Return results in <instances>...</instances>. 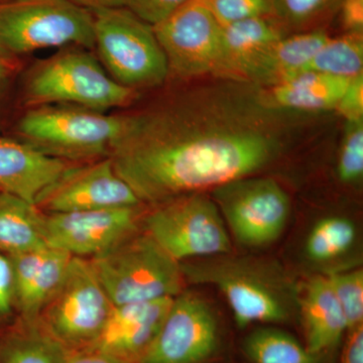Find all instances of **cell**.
<instances>
[{
    "label": "cell",
    "instance_id": "cell-1",
    "mask_svg": "<svg viewBox=\"0 0 363 363\" xmlns=\"http://www.w3.org/2000/svg\"><path fill=\"white\" fill-rule=\"evenodd\" d=\"M281 149L278 130L257 109L183 97L121 116L109 157L150 207L252 176Z\"/></svg>",
    "mask_w": 363,
    "mask_h": 363
},
{
    "label": "cell",
    "instance_id": "cell-2",
    "mask_svg": "<svg viewBox=\"0 0 363 363\" xmlns=\"http://www.w3.org/2000/svg\"><path fill=\"white\" fill-rule=\"evenodd\" d=\"M186 283L213 286L223 294L235 323H286L298 315L297 284L277 262L226 255L181 262Z\"/></svg>",
    "mask_w": 363,
    "mask_h": 363
},
{
    "label": "cell",
    "instance_id": "cell-3",
    "mask_svg": "<svg viewBox=\"0 0 363 363\" xmlns=\"http://www.w3.org/2000/svg\"><path fill=\"white\" fill-rule=\"evenodd\" d=\"M89 259L113 306L175 298L185 290L181 262L143 226Z\"/></svg>",
    "mask_w": 363,
    "mask_h": 363
},
{
    "label": "cell",
    "instance_id": "cell-4",
    "mask_svg": "<svg viewBox=\"0 0 363 363\" xmlns=\"http://www.w3.org/2000/svg\"><path fill=\"white\" fill-rule=\"evenodd\" d=\"M26 101L32 106L65 104L105 112L130 104L135 90L118 84L83 48L65 49L28 74Z\"/></svg>",
    "mask_w": 363,
    "mask_h": 363
},
{
    "label": "cell",
    "instance_id": "cell-5",
    "mask_svg": "<svg viewBox=\"0 0 363 363\" xmlns=\"http://www.w3.org/2000/svg\"><path fill=\"white\" fill-rule=\"evenodd\" d=\"M121 116L74 105L33 106L18 125L23 142L48 156L72 164L109 157Z\"/></svg>",
    "mask_w": 363,
    "mask_h": 363
},
{
    "label": "cell",
    "instance_id": "cell-6",
    "mask_svg": "<svg viewBox=\"0 0 363 363\" xmlns=\"http://www.w3.org/2000/svg\"><path fill=\"white\" fill-rule=\"evenodd\" d=\"M95 47L94 16L70 0L0 1V48L28 54L49 48Z\"/></svg>",
    "mask_w": 363,
    "mask_h": 363
},
{
    "label": "cell",
    "instance_id": "cell-7",
    "mask_svg": "<svg viewBox=\"0 0 363 363\" xmlns=\"http://www.w3.org/2000/svg\"><path fill=\"white\" fill-rule=\"evenodd\" d=\"M95 47L107 73L118 84L135 90L162 84L168 61L150 23L124 7L91 11Z\"/></svg>",
    "mask_w": 363,
    "mask_h": 363
},
{
    "label": "cell",
    "instance_id": "cell-8",
    "mask_svg": "<svg viewBox=\"0 0 363 363\" xmlns=\"http://www.w3.org/2000/svg\"><path fill=\"white\" fill-rule=\"evenodd\" d=\"M143 228L178 262L231 252V240L216 203L203 192L179 196L145 212Z\"/></svg>",
    "mask_w": 363,
    "mask_h": 363
},
{
    "label": "cell",
    "instance_id": "cell-9",
    "mask_svg": "<svg viewBox=\"0 0 363 363\" xmlns=\"http://www.w3.org/2000/svg\"><path fill=\"white\" fill-rule=\"evenodd\" d=\"M113 307L91 260L72 257L63 281L38 319L69 352H78L96 344Z\"/></svg>",
    "mask_w": 363,
    "mask_h": 363
},
{
    "label": "cell",
    "instance_id": "cell-10",
    "mask_svg": "<svg viewBox=\"0 0 363 363\" xmlns=\"http://www.w3.org/2000/svg\"><path fill=\"white\" fill-rule=\"evenodd\" d=\"M227 229L243 247H264L279 240L288 223V193L272 178H245L212 190Z\"/></svg>",
    "mask_w": 363,
    "mask_h": 363
},
{
    "label": "cell",
    "instance_id": "cell-11",
    "mask_svg": "<svg viewBox=\"0 0 363 363\" xmlns=\"http://www.w3.org/2000/svg\"><path fill=\"white\" fill-rule=\"evenodd\" d=\"M152 28L169 72L181 78L214 75L220 60L222 26L202 0H187Z\"/></svg>",
    "mask_w": 363,
    "mask_h": 363
},
{
    "label": "cell",
    "instance_id": "cell-12",
    "mask_svg": "<svg viewBox=\"0 0 363 363\" xmlns=\"http://www.w3.org/2000/svg\"><path fill=\"white\" fill-rule=\"evenodd\" d=\"M220 343L211 306L184 290L173 298L152 345L138 363H209Z\"/></svg>",
    "mask_w": 363,
    "mask_h": 363
},
{
    "label": "cell",
    "instance_id": "cell-13",
    "mask_svg": "<svg viewBox=\"0 0 363 363\" xmlns=\"http://www.w3.org/2000/svg\"><path fill=\"white\" fill-rule=\"evenodd\" d=\"M145 205L65 213H43L48 247L92 259L142 227Z\"/></svg>",
    "mask_w": 363,
    "mask_h": 363
},
{
    "label": "cell",
    "instance_id": "cell-14",
    "mask_svg": "<svg viewBox=\"0 0 363 363\" xmlns=\"http://www.w3.org/2000/svg\"><path fill=\"white\" fill-rule=\"evenodd\" d=\"M138 205L143 203L128 183L117 175L111 157L71 164L35 202V206L43 213Z\"/></svg>",
    "mask_w": 363,
    "mask_h": 363
},
{
    "label": "cell",
    "instance_id": "cell-15",
    "mask_svg": "<svg viewBox=\"0 0 363 363\" xmlns=\"http://www.w3.org/2000/svg\"><path fill=\"white\" fill-rule=\"evenodd\" d=\"M174 298L114 306L92 348L138 363L157 337Z\"/></svg>",
    "mask_w": 363,
    "mask_h": 363
},
{
    "label": "cell",
    "instance_id": "cell-16",
    "mask_svg": "<svg viewBox=\"0 0 363 363\" xmlns=\"http://www.w3.org/2000/svg\"><path fill=\"white\" fill-rule=\"evenodd\" d=\"M9 259L13 269L16 316L38 319L63 281L72 257L45 245Z\"/></svg>",
    "mask_w": 363,
    "mask_h": 363
},
{
    "label": "cell",
    "instance_id": "cell-17",
    "mask_svg": "<svg viewBox=\"0 0 363 363\" xmlns=\"http://www.w3.org/2000/svg\"><path fill=\"white\" fill-rule=\"evenodd\" d=\"M72 162L48 156L23 140L0 138V192L35 205Z\"/></svg>",
    "mask_w": 363,
    "mask_h": 363
},
{
    "label": "cell",
    "instance_id": "cell-18",
    "mask_svg": "<svg viewBox=\"0 0 363 363\" xmlns=\"http://www.w3.org/2000/svg\"><path fill=\"white\" fill-rule=\"evenodd\" d=\"M285 30L274 16H257L222 26L220 60L214 75L245 80L252 62L267 48L285 37Z\"/></svg>",
    "mask_w": 363,
    "mask_h": 363
},
{
    "label": "cell",
    "instance_id": "cell-19",
    "mask_svg": "<svg viewBox=\"0 0 363 363\" xmlns=\"http://www.w3.org/2000/svg\"><path fill=\"white\" fill-rule=\"evenodd\" d=\"M298 315L302 319L305 345L314 354L335 350L346 333L345 319L327 276L314 277L300 293Z\"/></svg>",
    "mask_w": 363,
    "mask_h": 363
},
{
    "label": "cell",
    "instance_id": "cell-20",
    "mask_svg": "<svg viewBox=\"0 0 363 363\" xmlns=\"http://www.w3.org/2000/svg\"><path fill=\"white\" fill-rule=\"evenodd\" d=\"M330 38L322 28L285 35L267 48L248 68L245 80L274 86L292 78Z\"/></svg>",
    "mask_w": 363,
    "mask_h": 363
},
{
    "label": "cell",
    "instance_id": "cell-21",
    "mask_svg": "<svg viewBox=\"0 0 363 363\" xmlns=\"http://www.w3.org/2000/svg\"><path fill=\"white\" fill-rule=\"evenodd\" d=\"M350 79L303 71L272 86L269 97L272 104L279 108L303 111L335 109Z\"/></svg>",
    "mask_w": 363,
    "mask_h": 363
},
{
    "label": "cell",
    "instance_id": "cell-22",
    "mask_svg": "<svg viewBox=\"0 0 363 363\" xmlns=\"http://www.w3.org/2000/svg\"><path fill=\"white\" fill-rule=\"evenodd\" d=\"M70 354L39 319L16 316L0 330V363H66Z\"/></svg>",
    "mask_w": 363,
    "mask_h": 363
},
{
    "label": "cell",
    "instance_id": "cell-23",
    "mask_svg": "<svg viewBox=\"0 0 363 363\" xmlns=\"http://www.w3.org/2000/svg\"><path fill=\"white\" fill-rule=\"evenodd\" d=\"M45 245L43 212L21 198L0 192V255L13 257Z\"/></svg>",
    "mask_w": 363,
    "mask_h": 363
},
{
    "label": "cell",
    "instance_id": "cell-24",
    "mask_svg": "<svg viewBox=\"0 0 363 363\" xmlns=\"http://www.w3.org/2000/svg\"><path fill=\"white\" fill-rule=\"evenodd\" d=\"M245 357L252 363H319V355L310 352L292 334L276 327H259L245 337Z\"/></svg>",
    "mask_w": 363,
    "mask_h": 363
},
{
    "label": "cell",
    "instance_id": "cell-25",
    "mask_svg": "<svg viewBox=\"0 0 363 363\" xmlns=\"http://www.w3.org/2000/svg\"><path fill=\"white\" fill-rule=\"evenodd\" d=\"M362 68L363 33H345L340 37L329 38L301 72L353 78L362 74Z\"/></svg>",
    "mask_w": 363,
    "mask_h": 363
},
{
    "label": "cell",
    "instance_id": "cell-26",
    "mask_svg": "<svg viewBox=\"0 0 363 363\" xmlns=\"http://www.w3.org/2000/svg\"><path fill=\"white\" fill-rule=\"evenodd\" d=\"M357 238L350 219L327 216L315 223L305 243V252L312 262H327L348 252Z\"/></svg>",
    "mask_w": 363,
    "mask_h": 363
},
{
    "label": "cell",
    "instance_id": "cell-27",
    "mask_svg": "<svg viewBox=\"0 0 363 363\" xmlns=\"http://www.w3.org/2000/svg\"><path fill=\"white\" fill-rule=\"evenodd\" d=\"M345 319L347 331L363 325V271L332 272L327 274ZM346 331V332H347Z\"/></svg>",
    "mask_w": 363,
    "mask_h": 363
},
{
    "label": "cell",
    "instance_id": "cell-28",
    "mask_svg": "<svg viewBox=\"0 0 363 363\" xmlns=\"http://www.w3.org/2000/svg\"><path fill=\"white\" fill-rule=\"evenodd\" d=\"M342 0H272V16L283 26L301 28L339 9Z\"/></svg>",
    "mask_w": 363,
    "mask_h": 363
},
{
    "label": "cell",
    "instance_id": "cell-29",
    "mask_svg": "<svg viewBox=\"0 0 363 363\" xmlns=\"http://www.w3.org/2000/svg\"><path fill=\"white\" fill-rule=\"evenodd\" d=\"M339 180L357 183L363 177V121L346 123L337 162Z\"/></svg>",
    "mask_w": 363,
    "mask_h": 363
},
{
    "label": "cell",
    "instance_id": "cell-30",
    "mask_svg": "<svg viewBox=\"0 0 363 363\" xmlns=\"http://www.w3.org/2000/svg\"><path fill=\"white\" fill-rule=\"evenodd\" d=\"M221 26L257 18L272 16V0H202Z\"/></svg>",
    "mask_w": 363,
    "mask_h": 363
},
{
    "label": "cell",
    "instance_id": "cell-31",
    "mask_svg": "<svg viewBox=\"0 0 363 363\" xmlns=\"http://www.w3.org/2000/svg\"><path fill=\"white\" fill-rule=\"evenodd\" d=\"M186 1L187 0H126L125 7L140 20L154 26L166 20Z\"/></svg>",
    "mask_w": 363,
    "mask_h": 363
},
{
    "label": "cell",
    "instance_id": "cell-32",
    "mask_svg": "<svg viewBox=\"0 0 363 363\" xmlns=\"http://www.w3.org/2000/svg\"><path fill=\"white\" fill-rule=\"evenodd\" d=\"M16 318L13 269L9 257L0 255V330L9 326Z\"/></svg>",
    "mask_w": 363,
    "mask_h": 363
},
{
    "label": "cell",
    "instance_id": "cell-33",
    "mask_svg": "<svg viewBox=\"0 0 363 363\" xmlns=\"http://www.w3.org/2000/svg\"><path fill=\"white\" fill-rule=\"evenodd\" d=\"M335 111L345 118L346 123L363 121V73L350 79Z\"/></svg>",
    "mask_w": 363,
    "mask_h": 363
},
{
    "label": "cell",
    "instance_id": "cell-34",
    "mask_svg": "<svg viewBox=\"0 0 363 363\" xmlns=\"http://www.w3.org/2000/svg\"><path fill=\"white\" fill-rule=\"evenodd\" d=\"M339 9L345 33H363V0H342Z\"/></svg>",
    "mask_w": 363,
    "mask_h": 363
},
{
    "label": "cell",
    "instance_id": "cell-35",
    "mask_svg": "<svg viewBox=\"0 0 363 363\" xmlns=\"http://www.w3.org/2000/svg\"><path fill=\"white\" fill-rule=\"evenodd\" d=\"M346 333L340 363H363V325Z\"/></svg>",
    "mask_w": 363,
    "mask_h": 363
},
{
    "label": "cell",
    "instance_id": "cell-36",
    "mask_svg": "<svg viewBox=\"0 0 363 363\" xmlns=\"http://www.w3.org/2000/svg\"><path fill=\"white\" fill-rule=\"evenodd\" d=\"M66 363H133L113 357L105 353L104 351L90 348L78 352H73L69 355Z\"/></svg>",
    "mask_w": 363,
    "mask_h": 363
},
{
    "label": "cell",
    "instance_id": "cell-37",
    "mask_svg": "<svg viewBox=\"0 0 363 363\" xmlns=\"http://www.w3.org/2000/svg\"><path fill=\"white\" fill-rule=\"evenodd\" d=\"M73 4L90 11L125 6L126 0H70Z\"/></svg>",
    "mask_w": 363,
    "mask_h": 363
},
{
    "label": "cell",
    "instance_id": "cell-38",
    "mask_svg": "<svg viewBox=\"0 0 363 363\" xmlns=\"http://www.w3.org/2000/svg\"><path fill=\"white\" fill-rule=\"evenodd\" d=\"M6 54L0 48V69H6Z\"/></svg>",
    "mask_w": 363,
    "mask_h": 363
},
{
    "label": "cell",
    "instance_id": "cell-39",
    "mask_svg": "<svg viewBox=\"0 0 363 363\" xmlns=\"http://www.w3.org/2000/svg\"><path fill=\"white\" fill-rule=\"evenodd\" d=\"M4 76H6V69H0V85H1L2 81H4Z\"/></svg>",
    "mask_w": 363,
    "mask_h": 363
},
{
    "label": "cell",
    "instance_id": "cell-40",
    "mask_svg": "<svg viewBox=\"0 0 363 363\" xmlns=\"http://www.w3.org/2000/svg\"><path fill=\"white\" fill-rule=\"evenodd\" d=\"M0 1H6V0H0Z\"/></svg>",
    "mask_w": 363,
    "mask_h": 363
}]
</instances>
